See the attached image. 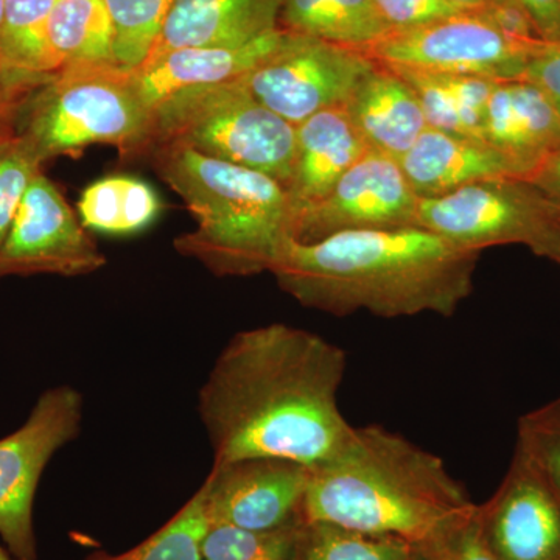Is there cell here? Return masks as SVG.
I'll use <instances>...</instances> for the list:
<instances>
[{"label":"cell","mask_w":560,"mask_h":560,"mask_svg":"<svg viewBox=\"0 0 560 560\" xmlns=\"http://www.w3.org/2000/svg\"><path fill=\"white\" fill-rule=\"evenodd\" d=\"M346 368L345 350L313 331H238L198 394L212 466L282 458L315 469L334 458L353 433L338 404Z\"/></svg>","instance_id":"obj_1"},{"label":"cell","mask_w":560,"mask_h":560,"mask_svg":"<svg viewBox=\"0 0 560 560\" xmlns=\"http://www.w3.org/2000/svg\"><path fill=\"white\" fill-rule=\"evenodd\" d=\"M478 257L425 228L405 226L291 241L270 272L304 307L330 315L448 318L474 291Z\"/></svg>","instance_id":"obj_2"},{"label":"cell","mask_w":560,"mask_h":560,"mask_svg":"<svg viewBox=\"0 0 560 560\" xmlns=\"http://www.w3.org/2000/svg\"><path fill=\"white\" fill-rule=\"evenodd\" d=\"M475 508L440 456L396 431L366 425L353 427L341 452L311 469L302 515L418 548Z\"/></svg>","instance_id":"obj_3"},{"label":"cell","mask_w":560,"mask_h":560,"mask_svg":"<svg viewBox=\"0 0 560 560\" xmlns=\"http://www.w3.org/2000/svg\"><path fill=\"white\" fill-rule=\"evenodd\" d=\"M153 151L161 178L198 221L197 230L176 238V249L217 276L271 271L294 241V210L285 187L265 173L187 147L168 143Z\"/></svg>","instance_id":"obj_4"},{"label":"cell","mask_w":560,"mask_h":560,"mask_svg":"<svg viewBox=\"0 0 560 560\" xmlns=\"http://www.w3.org/2000/svg\"><path fill=\"white\" fill-rule=\"evenodd\" d=\"M151 114L132 86L130 69L117 65L66 66L22 103L20 136L40 164L75 156L94 143L121 154L149 151Z\"/></svg>","instance_id":"obj_5"},{"label":"cell","mask_w":560,"mask_h":560,"mask_svg":"<svg viewBox=\"0 0 560 560\" xmlns=\"http://www.w3.org/2000/svg\"><path fill=\"white\" fill-rule=\"evenodd\" d=\"M187 147L289 186L296 127L261 105L241 80L191 88L151 110L150 147Z\"/></svg>","instance_id":"obj_6"},{"label":"cell","mask_w":560,"mask_h":560,"mask_svg":"<svg viewBox=\"0 0 560 560\" xmlns=\"http://www.w3.org/2000/svg\"><path fill=\"white\" fill-rule=\"evenodd\" d=\"M416 226L477 253L521 243L560 265V208L528 179L480 180L420 200Z\"/></svg>","instance_id":"obj_7"},{"label":"cell","mask_w":560,"mask_h":560,"mask_svg":"<svg viewBox=\"0 0 560 560\" xmlns=\"http://www.w3.org/2000/svg\"><path fill=\"white\" fill-rule=\"evenodd\" d=\"M83 396L69 385L44 390L27 420L0 440V541L16 560H38L33 506L55 453L79 436Z\"/></svg>","instance_id":"obj_8"},{"label":"cell","mask_w":560,"mask_h":560,"mask_svg":"<svg viewBox=\"0 0 560 560\" xmlns=\"http://www.w3.org/2000/svg\"><path fill=\"white\" fill-rule=\"evenodd\" d=\"M375 66L364 51L287 31L278 49L241 81L261 105L298 127L320 110L346 108Z\"/></svg>","instance_id":"obj_9"},{"label":"cell","mask_w":560,"mask_h":560,"mask_svg":"<svg viewBox=\"0 0 560 560\" xmlns=\"http://www.w3.org/2000/svg\"><path fill=\"white\" fill-rule=\"evenodd\" d=\"M503 35L480 11L389 33L368 55L389 68L481 77L493 81L522 80L530 49Z\"/></svg>","instance_id":"obj_10"},{"label":"cell","mask_w":560,"mask_h":560,"mask_svg":"<svg viewBox=\"0 0 560 560\" xmlns=\"http://www.w3.org/2000/svg\"><path fill=\"white\" fill-rule=\"evenodd\" d=\"M419 202L399 161L368 150L326 197L298 213L294 241L315 243L341 232L416 226Z\"/></svg>","instance_id":"obj_11"},{"label":"cell","mask_w":560,"mask_h":560,"mask_svg":"<svg viewBox=\"0 0 560 560\" xmlns=\"http://www.w3.org/2000/svg\"><path fill=\"white\" fill-rule=\"evenodd\" d=\"M105 264L106 257L60 189L43 171L36 173L0 250V279L33 275L73 278L101 270Z\"/></svg>","instance_id":"obj_12"},{"label":"cell","mask_w":560,"mask_h":560,"mask_svg":"<svg viewBox=\"0 0 560 560\" xmlns=\"http://www.w3.org/2000/svg\"><path fill=\"white\" fill-rule=\"evenodd\" d=\"M477 517L493 560H560V488L521 448Z\"/></svg>","instance_id":"obj_13"},{"label":"cell","mask_w":560,"mask_h":560,"mask_svg":"<svg viewBox=\"0 0 560 560\" xmlns=\"http://www.w3.org/2000/svg\"><path fill=\"white\" fill-rule=\"evenodd\" d=\"M311 469L282 458H246L212 466L202 482L210 523L272 530L305 522Z\"/></svg>","instance_id":"obj_14"},{"label":"cell","mask_w":560,"mask_h":560,"mask_svg":"<svg viewBox=\"0 0 560 560\" xmlns=\"http://www.w3.org/2000/svg\"><path fill=\"white\" fill-rule=\"evenodd\" d=\"M285 33L278 27L238 46L191 47L158 55L130 69L132 86L151 114L180 91L241 80L278 49Z\"/></svg>","instance_id":"obj_15"},{"label":"cell","mask_w":560,"mask_h":560,"mask_svg":"<svg viewBox=\"0 0 560 560\" xmlns=\"http://www.w3.org/2000/svg\"><path fill=\"white\" fill-rule=\"evenodd\" d=\"M399 164L419 200L442 197L480 180L530 179L528 167L481 139L427 128Z\"/></svg>","instance_id":"obj_16"},{"label":"cell","mask_w":560,"mask_h":560,"mask_svg":"<svg viewBox=\"0 0 560 560\" xmlns=\"http://www.w3.org/2000/svg\"><path fill=\"white\" fill-rule=\"evenodd\" d=\"M282 2L176 0L149 58L191 47H228L248 43L279 27Z\"/></svg>","instance_id":"obj_17"},{"label":"cell","mask_w":560,"mask_h":560,"mask_svg":"<svg viewBox=\"0 0 560 560\" xmlns=\"http://www.w3.org/2000/svg\"><path fill=\"white\" fill-rule=\"evenodd\" d=\"M482 139L534 175L560 147V114L528 81H499L486 109Z\"/></svg>","instance_id":"obj_18"},{"label":"cell","mask_w":560,"mask_h":560,"mask_svg":"<svg viewBox=\"0 0 560 560\" xmlns=\"http://www.w3.org/2000/svg\"><path fill=\"white\" fill-rule=\"evenodd\" d=\"M368 153L346 108L320 110L296 127V156L287 191L298 213L329 194L346 172Z\"/></svg>","instance_id":"obj_19"},{"label":"cell","mask_w":560,"mask_h":560,"mask_svg":"<svg viewBox=\"0 0 560 560\" xmlns=\"http://www.w3.org/2000/svg\"><path fill=\"white\" fill-rule=\"evenodd\" d=\"M346 110L368 150L397 161L429 128L415 90L381 62L361 80Z\"/></svg>","instance_id":"obj_20"},{"label":"cell","mask_w":560,"mask_h":560,"mask_svg":"<svg viewBox=\"0 0 560 560\" xmlns=\"http://www.w3.org/2000/svg\"><path fill=\"white\" fill-rule=\"evenodd\" d=\"M54 5L55 0H7L0 24V86L20 105L60 72L49 39Z\"/></svg>","instance_id":"obj_21"},{"label":"cell","mask_w":560,"mask_h":560,"mask_svg":"<svg viewBox=\"0 0 560 560\" xmlns=\"http://www.w3.org/2000/svg\"><path fill=\"white\" fill-rule=\"evenodd\" d=\"M279 27L364 54L389 35L374 0H283Z\"/></svg>","instance_id":"obj_22"},{"label":"cell","mask_w":560,"mask_h":560,"mask_svg":"<svg viewBox=\"0 0 560 560\" xmlns=\"http://www.w3.org/2000/svg\"><path fill=\"white\" fill-rule=\"evenodd\" d=\"M161 210L160 197L150 184L125 175L95 180L84 189L79 201L81 224L109 235L147 230Z\"/></svg>","instance_id":"obj_23"},{"label":"cell","mask_w":560,"mask_h":560,"mask_svg":"<svg viewBox=\"0 0 560 560\" xmlns=\"http://www.w3.org/2000/svg\"><path fill=\"white\" fill-rule=\"evenodd\" d=\"M49 39L60 70L75 65H117L116 35L105 0H55Z\"/></svg>","instance_id":"obj_24"},{"label":"cell","mask_w":560,"mask_h":560,"mask_svg":"<svg viewBox=\"0 0 560 560\" xmlns=\"http://www.w3.org/2000/svg\"><path fill=\"white\" fill-rule=\"evenodd\" d=\"M415 550L408 541L396 537L305 522L294 560H411Z\"/></svg>","instance_id":"obj_25"},{"label":"cell","mask_w":560,"mask_h":560,"mask_svg":"<svg viewBox=\"0 0 560 560\" xmlns=\"http://www.w3.org/2000/svg\"><path fill=\"white\" fill-rule=\"evenodd\" d=\"M210 525L205 485L175 517L149 539L119 556L95 555L90 560H202V539Z\"/></svg>","instance_id":"obj_26"},{"label":"cell","mask_w":560,"mask_h":560,"mask_svg":"<svg viewBox=\"0 0 560 560\" xmlns=\"http://www.w3.org/2000/svg\"><path fill=\"white\" fill-rule=\"evenodd\" d=\"M176 0H105L114 25V54L120 68L136 69L149 58Z\"/></svg>","instance_id":"obj_27"},{"label":"cell","mask_w":560,"mask_h":560,"mask_svg":"<svg viewBox=\"0 0 560 560\" xmlns=\"http://www.w3.org/2000/svg\"><path fill=\"white\" fill-rule=\"evenodd\" d=\"M304 523L272 530L210 523L202 539V560H294Z\"/></svg>","instance_id":"obj_28"},{"label":"cell","mask_w":560,"mask_h":560,"mask_svg":"<svg viewBox=\"0 0 560 560\" xmlns=\"http://www.w3.org/2000/svg\"><path fill=\"white\" fill-rule=\"evenodd\" d=\"M40 167L43 164L16 131L0 143V250L9 237L22 197Z\"/></svg>","instance_id":"obj_29"},{"label":"cell","mask_w":560,"mask_h":560,"mask_svg":"<svg viewBox=\"0 0 560 560\" xmlns=\"http://www.w3.org/2000/svg\"><path fill=\"white\" fill-rule=\"evenodd\" d=\"M517 447L560 488V397L523 416Z\"/></svg>","instance_id":"obj_30"},{"label":"cell","mask_w":560,"mask_h":560,"mask_svg":"<svg viewBox=\"0 0 560 560\" xmlns=\"http://www.w3.org/2000/svg\"><path fill=\"white\" fill-rule=\"evenodd\" d=\"M477 508L467 517L416 548L427 560H493L478 525Z\"/></svg>","instance_id":"obj_31"},{"label":"cell","mask_w":560,"mask_h":560,"mask_svg":"<svg viewBox=\"0 0 560 560\" xmlns=\"http://www.w3.org/2000/svg\"><path fill=\"white\" fill-rule=\"evenodd\" d=\"M389 33L415 31L463 13L451 0H374Z\"/></svg>","instance_id":"obj_32"},{"label":"cell","mask_w":560,"mask_h":560,"mask_svg":"<svg viewBox=\"0 0 560 560\" xmlns=\"http://www.w3.org/2000/svg\"><path fill=\"white\" fill-rule=\"evenodd\" d=\"M522 80L539 88L560 114V40H540L530 49Z\"/></svg>","instance_id":"obj_33"},{"label":"cell","mask_w":560,"mask_h":560,"mask_svg":"<svg viewBox=\"0 0 560 560\" xmlns=\"http://www.w3.org/2000/svg\"><path fill=\"white\" fill-rule=\"evenodd\" d=\"M480 13L512 40L526 46L544 40L528 13L515 0H493L486 9L480 10Z\"/></svg>","instance_id":"obj_34"},{"label":"cell","mask_w":560,"mask_h":560,"mask_svg":"<svg viewBox=\"0 0 560 560\" xmlns=\"http://www.w3.org/2000/svg\"><path fill=\"white\" fill-rule=\"evenodd\" d=\"M544 40H560V0H515Z\"/></svg>","instance_id":"obj_35"},{"label":"cell","mask_w":560,"mask_h":560,"mask_svg":"<svg viewBox=\"0 0 560 560\" xmlns=\"http://www.w3.org/2000/svg\"><path fill=\"white\" fill-rule=\"evenodd\" d=\"M529 180L560 208V147L541 162Z\"/></svg>","instance_id":"obj_36"},{"label":"cell","mask_w":560,"mask_h":560,"mask_svg":"<svg viewBox=\"0 0 560 560\" xmlns=\"http://www.w3.org/2000/svg\"><path fill=\"white\" fill-rule=\"evenodd\" d=\"M20 108V103L10 101L9 95L0 86V120L16 119Z\"/></svg>","instance_id":"obj_37"},{"label":"cell","mask_w":560,"mask_h":560,"mask_svg":"<svg viewBox=\"0 0 560 560\" xmlns=\"http://www.w3.org/2000/svg\"><path fill=\"white\" fill-rule=\"evenodd\" d=\"M451 2L460 11H480L486 9L493 0H451Z\"/></svg>","instance_id":"obj_38"},{"label":"cell","mask_w":560,"mask_h":560,"mask_svg":"<svg viewBox=\"0 0 560 560\" xmlns=\"http://www.w3.org/2000/svg\"><path fill=\"white\" fill-rule=\"evenodd\" d=\"M16 131V119L0 120V143Z\"/></svg>","instance_id":"obj_39"},{"label":"cell","mask_w":560,"mask_h":560,"mask_svg":"<svg viewBox=\"0 0 560 560\" xmlns=\"http://www.w3.org/2000/svg\"><path fill=\"white\" fill-rule=\"evenodd\" d=\"M0 560H16L11 556V552L7 550L5 545L0 541Z\"/></svg>","instance_id":"obj_40"},{"label":"cell","mask_w":560,"mask_h":560,"mask_svg":"<svg viewBox=\"0 0 560 560\" xmlns=\"http://www.w3.org/2000/svg\"><path fill=\"white\" fill-rule=\"evenodd\" d=\"M7 0H0V24H2L3 20V11H5Z\"/></svg>","instance_id":"obj_41"},{"label":"cell","mask_w":560,"mask_h":560,"mask_svg":"<svg viewBox=\"0 0 560 560\" xmlns=\"http://www.w3.org/2000/svg\"><path fill=\"white\" fill-rule=\"evenodd\" d=\"M411 560H427V559L423 558V556L420 555V552L418 550H415V555H412Z\"/></svg>","instance_id":"obj_42"}]
</instances>
